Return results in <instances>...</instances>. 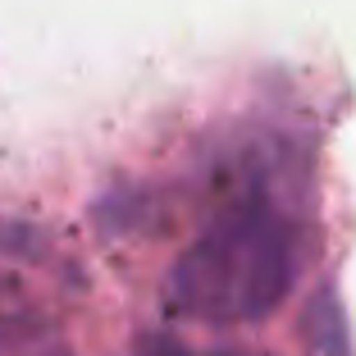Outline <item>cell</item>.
I'll return each mask as SVG.
<instances>
[{"label":"cell","instance_id":"3","mask_svg":"<svg viewBox=\"0 0 356 356\" xmlns=\"http://www.w3.org/2000/svg\"><path fill=\"white\" fill-rule=\"evenodd\" d=\"M51 256V233L37 229V224L19 220V215H5L0 210V261L10 265H42Z\"/></svg>","mask_w":356,"mask_h":356},{"label":"cell","instance_id":"2","mask_svg":"<svg viewBox=\"0 0 356 356\" xmlns=\"http://www.w3.org/2000/svg\"><path fill=\"white\" fill-rule=\"evenodd\" d=\"M306 338L320 356H352V343H347V315L343 302H338L334 288H320L306 306Z\"/></svg>","mask_w":356,"mask_h":356},{"label":"cell","instance_id":"1","mask_svg":"<svg viewBox=\"0 0 356 356\" xmlns=\"http://www.w3.org/2000/svg\"><path fill=\"white\" fill-rule=\"evenodd\" d=\"M306 238L265 197H242L206 224L169 270V306L197 325H261L302 279Z\"/></svg>","mask_w":356,"mask_h":356},{"label":"cell","instance_id":"4","mask_svg":"<svg viewBox=\"0 0 356 356\" xmlns=\"http://www.w3.org/2000/svg\"><path fill=\"white\" fill-rule=\"evenodd\" d=\"M137 356H188V347L169 334H142L137 338Z\"/></svg>","mask_w":356,"mask_h":356},{"label":"cell","instance_id":"5","mask_svg":"<svg viewBox=\"0 0 356 356\" xmlns=\"http://www.w3.org/2000/svg\"><path fill=\"white\" fill-rule=\"evenodd\" d=\"M42 356H74V352H64V347H60V352H42Z\"/></svg>","mask_w":356,"mask_h":356}]
</instances>
